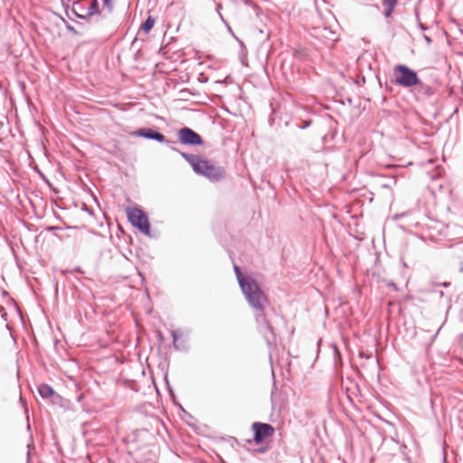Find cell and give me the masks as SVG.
Listing matches in <instances>:
<instances>
[{"instance_id": "cell-6", "label": "cell", "mask_w": 463, "mask_h": 463, "mask_svg": "<svg viewBox=\"0 0 463 463\" xmlns=\"http://www.w3.org/2000/svg\"><path fill=\"white\" fill-rule=\"evenodd\" d=\"M179 139L183 144L201 145L203 143V140L199 135L188 128L181 129L179 131Z\"/></svg>"}, {"instance_id": "cell-3", "label": "cell", "mask_w": 463, "mask_h": 463, "mask_svg": "<svg viewBox=\"0 0 463 463\" xmlns=\"http://www.w3.org/2000/svg\"><path fill=\"white\" fill-rule=\"evenodd\" d=\"M127 217L130 222V224L134 226L135 228L140 231L142 234L146 235L151 234V224L148 215L145 214L142 210L133 206H129L126 209Z\"/></svg>"}, {"instance_id": "cell-9", "label": "cell", "mask_w": 463, "mask_h": 463, "mask_svg": "<svg viewBox=\"0 0 463 463\" xmlns=\"http://www.w3.org/2000/svg\"><path fill=\"white\" fill-rule=\"evenodd\" d=\"M39 393L44 398H48V397H51L53 394V389L50 388L48 385L43 384L39 387Z\"/></svg>"}, {"instance_id": "cell-7", "label": "cell", "mask_w": 463, "mask_h": 463, "mask_svg": "<svg viewBox=\"0 0 463 463\" xmlns=\"http://www.w3.org/2000/svg\"><path fill=\"white\" fill-rule=\"evenodd\" d=\"M135 135L140 136L142 138L150 139V140H158V141H162L164 140V137L161 133L154 130H150V129H142V130H138L137 132H135Z\"/></svg>"}, {"instance_id": "cell-4", "label": "cell", "mask_w": 463, "mask_h": 463, "mask_svg": "<svg viewBox=\"0 0 463 463\" xmlns=\"http://www.w3.org/2000/svg\"><path fill=\"white\" fill-rule=\"evenodd\" d=\"M394 76L399 85L403 86L411 87L418 84L419 80L416 74L404 65H398L395 67Z\"/></svg>"}, {"instance_id": "cell-8", "label": "cell", "mask_w": 463, "mask_h": 463, "mask_svg": "<svg viewBox=\"0 0 463 463\" xmlns=\"http://www.w3.org/2000/svg\"><path fill=\"white\" fill-rule=\"evenodd\" d=\"M397 4V0H383V10L385 15H391L395 5Z\"/></svg>"}, {"instance_id": "cell-10", "label": "cell", "mask_w": 463, "mask_h": 463, "mask_svg": "<svg viewBox=\"0 0 463 463\" xmlns=\"http://www.w3.org/2000/svg\"><path fill=\"white\" fill-rule=\"evenodd\" d=\"M153 24H154V22H153V19H151V18H149V19H148V21L146 22V25H144L145 30L146 31L150 30V28H151V27L153 26Z\"/></svg>"}, {"instance_id": "cell-5", "label": "cell", "mask_w": 463, "mask_h": 463, "mask_svg": "<svg viewBox=\"0 0 463 463\" xmlns=\"http://www.w3.org/2000/svg\"><path fill=\"white\" fill-rule=\"evenodd\" d=\"M254 440L256 443H262L270 438L274 433L273 426L266 423H257L254 425Z\"/></svg>"}, {"instance_id": "cell-2", "label": "cell", "mask_w": 463, "mask_h": 463, "mask_svg": "<svg viewBox=\"0 0 463 463\" xmlns=\"http://www.w3.org/2000/svg\"><path fill=\"white\" fill-rule=\"evenodd\" d=\"M183 157L193 168L195 173L214 182L224 180L225 172L218 165L196 155L183 154Z\"/></svg>"}, {"instance_id": "cell-1", "label": "cell", "mask_w": 463, "mask_h": 463, "mask_svg": "<svg viewBox=\"0 0 463 463\" xmlns=\"http://www.w3.org/2000/svg\"><path fill=\"white\" fill-rule=\"evenodd\" d=\"M234 271L242 291L249 303L256 309H264L265 296L258 283L238 267H234Z\"/></svg>"}]
</instances>
